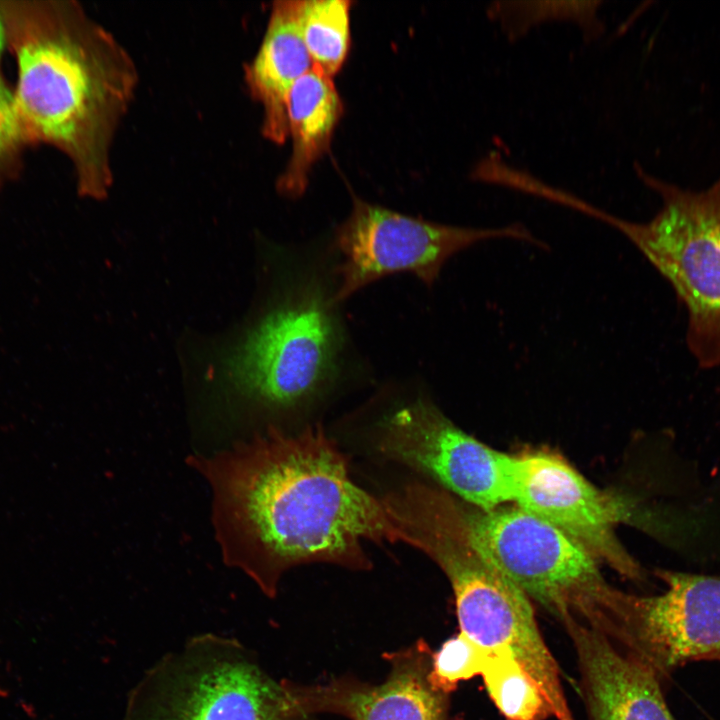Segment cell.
I'll return each mask as SVG.
<instances>
[{
    "mask_svg": "<svg viewBox=\"0 0 720 720\" xmlns=\"http://www.w3.org/2000/svg\"><path fill=\"white\" fill-rule=\"evenodd\" d=\"M640 180L661 198L646 223L618 219L623 233L671 283L688 312L687 343L702 368L720 364V178L690 191L649 175Z\"/></svg>",
    "mask_w": 720,
    "mask_h": 720,
    "instance_id": "obj_7",
    "label": "cell"
},
{
    "mask_svg": "<svg viewBox=\"0 0 720 720\" xmlns=\"http://www.w3.org/2000/svg\"><path fill=\"white\" fill-rule=\"evenodd\" d=\"M495 238H512L547 249L524 225L476 228L440 224L353 200L348 218L339 227L336 245L335 298L342 302L381 277L407 272L431 286L444 264L468 247Z\"/></svg>",
    "mask_w": 720,
    "mask_h": 720,
    "instance_id": "obj_8",
    "label": "cell"
},
{
    "mask_svg": "<svg viewBox=\"0 0 720 720\" xmlns=\"http://www.w3.org/2000/svg\"><path fill=\"white\" fill-rule=\"evenodd\" d=\"M40 32L17 44L14 93L26 136L63 148L80 192L105 198L113 184L111 149L139 77L128 51L74 4L49 14Z\"/></svg>",
    "mask_w": 720,
    "mask_h": 720,
    "instance_id": "obj_2",
    "label": "cell"
},
{
    "mask_svg": "<svg viewBox=\"0 0 720 720\" xmlns=\"http://www.w3.org/2000/svg\"><path fill=\"white\" fill-rule=\"evenodd\" d=\"M393 510L409 546L433 560L450 582L460 632L487 652L511 655L538 684L555 720H576L531 600L475 548L463 503L422 483L405 489Z\"/></svg>",
    "mask_w": 720,
    "mask_h": 720,
    "instance_id": "obj_3",
    "label": "cell"
},
{
    "mask_svg": "<svg viewBox=\"0 0 720 720\" xmlns=\"http://www.w3.org/2000/svg\"><path fill=\"white\" fill-rule=\"evenodd\" d=\"M4 44H5V26H4L3 18L0 14V56L3 51Z\"/></svg>",
    "mask_w": 720,
    "mask_h": 720,
    "instance_id": "obj_21",
    "label": "cell"
},
{
    "mask_svg": "<svg viewBox=\"0 0 720 720\" xmlns=\"http://www.w3.org/2000/svg\"><path fill=\"white\" fill-rule=\"evenodd\" d=\"M481 676L505 720H546L552 716L538 684L511 655L489 652Z\"/></svg>",
    "mask_w": 720,
    "mask_h": 720,
    "instance_id": "obj_18",
    "label": "cell"
},
{
    "mask_svg": "<svg viewBox=\"0 0 720 720\" xmlns=\"http://www.w3.org/2000/svg\"><path fill=\"white\" fill-rule=\"evenodd\" d=\"M288 681L238 642L193 637L153 665L129 694L124 720H307Z\"/></svg>",
    "mask_w": 720,
    "mask_h": 720,
    "instance_id": "obj_5",
    "label": "cell"
},
{
    "mask_svg": "<svg viewBox=\"0 0 720 720\" xmlns=\"http://www.w3.org/2000/svg\"><path fill=\"white\" fill-rule=\"evenodd\" d=\"M24 136L14 93L0 82V157L15 148Z\"/></svg>",
    "mask_w": 720,
    "mask_h": 720,
    "instance_id": "obj_20",
    "label": "cell"
},
{
    "mask_svg": "<svg viewBox=\"0 0 720 720\" xmlns=\"http://www.w3.org/2000/svg\"><path fill=\"white\" fill-rule=\"evenodd\" d=\"M488 654L459 632L433 652L429 681L434 688L450 695L459 682L482 674Z\"/></svg>",
    "mask_w": 720,
    "mask_h": 720,
    "instance_id": "obj_19",
    "label": "cell"
},
{
    "mask_svg": "<svg viewBox=\"0 0 720 720\" xmlns=\"http://www.w3.org/2000/svg\"><path fill=\"white\" fill-rule=\"evenodd\" d=\"M348 0H298L300 35L313 66L329 77L342 67L350 48Z\"/></svg>",
    "mask_w": 720,
    "mask_h": 720,
    "instance_id": "obj_16",
    "label": "cell"
},
{
    "mask_svg": "<svg viewBox=\"0 0 720 720\" xmlns=\"http://www.w3.org/2000/svg\"><path fill=\"white\" fill-rule=\"evenodd\" d=\"M703 660H717L720 661V650L710 653L703 658Z\"/></svg>",
    "mask_w": 720,
    "mask_h": 720,
    "instance_id": "obj_22",
    "label": "cell"
},
{
    "mask_svg": "<svg viewBox=\"0 0 720 720\" xmlns=\"http://www.w3.org/2000/svg\"><path fill=\"white\" fill-rule=\"evenodd\" d=\"M192 465L212 491L223 560L274 597L282 576L310 563L372 567L363 544L406 542L382 499L359 487L320 425L269 428Z\"/></svg>",
    "mask_w": 720,
    "mask_h": 720,
    "instance_id": "obj_1",
    "label": "cell"
},
{
    "mask_svg": "<svg viewBox=\"0 0 720 720\" xmlns=\"http://www.w3.org/2000/svg\"><path fill=\"white\" fill-rule=\"evenodd\" d=\"M335 291L303 278L250 329L228 360V375L248 398L291 409L320 395L338 376L344 331Z\"/></svg>",
    "mask_w": 720,
    "mask_h": 720,
    "instance_id": "obj_6",
    "label": "cell"
},
{
    "mask_svg": "<svg viewBox=\"0 0 720 720\" xmlns=\"http://www.w3.org/2000/svg\"><path fill=\"white\" fill-rule=\"evenodd\" d=\"M512 501L570 536L598 562L628 578L641 577L616 535L619 524L634 521L633 505L598 489L561 457L549 452L513 456Z\"/></svg>",
    "mask_w": 720,
    "mask_h": 720,
    "instance_id": "obj_10",
    "label": "cell"
},
{
    "mask_svg": "<svg viewBox=\"0 0 720 720\" xmlns=\"http://www.w3.org/2000/svg\"><path fill=\"white\" fill-rule=\"evenodd\" d=\"M433 652L424 640L385 654L389 673L380 684L352 678L299 685L288 681L302 712L333 713L350 720H450L449 694L432 686Z\"/></svg>",
    "mask_w": 720,
    "mask_h": 720,
    "instance_id": "obj_12",
    "label": "cell"
},
{
    "mask_svg": "<svg viewBox=\"0 0 720 720\" xmlns=\"http://www.w3.org/2000/svg\"><path fill=\"white\" fill-rule=\"evenodd\" d=\"M659 576L667 590L650 597L629 594L612 642L664 676L720 650V578L674 571Z\"/></svg>",
    "mask_w": 720,
    "mask_h": 720,
    "instance_id": "obj_11",
    "label": "cell"
},
{
    "mask_svg": "<svg viewBox=\"0 0 720 720\" xmlns=\"http://www.w3.org/2000/svg\"><path fill=\"white\" fill-rule=\"evenodd\" d=\"M377 448L476 509L512 501L513 456L478 441L428 400L415 399L387 414L379 424Z\"/></svg>",
    "mask_w": 720,
    "mask_h": 720,
    "instance_id": "obj_9",
    "label": "cell"
},
{
    "mask_svg": "<svg viewBox=\"0 0 720 720\" xmlns=\"http://www.w3.org/2000/svg\"><path fill=\"white\" fill-rule=\"evenodd\" d=\"M602 1H495L487 8L488 18L503 34L516 41L542 22H575L586 40L599 38L605 29L599 17Z\"/></svg>",
    "mask_w": 720,
    "mask_h": 720,
    "instance_id": "obj_17",
    "label": "cell"
},
{
    "mask_svg": "<svg viewBox=\"0 0 720 720\" xmlns=\"http://www.w3.org/2000/svg\"><path fill=\"white\" fill-rule=\"evenodd\" d=\"M298 0L273 3L264 37L245 68L250 95L262 106V133L276 144L288 137L287 98L313 67L298 26Z\"/></svg>",
    "mask_w": 720,
    "mask_h": 720,
    "instance_id": "obj_14",
    "label": "cell"
},
{
    "mask_svg": "<svg viewBox=\"0 0 720 720\" xmlns=\"http://www.w3.org/2000/svg\"><path fill=\"white\" fill-rule=\"evenodd\" d=\"M343 105L332 78L312 67L287 98V128L292 152L276 186L286 196L303 194L314 163L327 150Z\"/></svg>",
    "mask_w": 720,
    "mask_h": 720,
    "instance_id": "obj_15",
    "label": "cell"
},
{
    "mask_svg": "<svg viewBox=\"0 0 720 720\" xmlns=\"http://www.w3.org/2000/svg\"><path fill=\"white\" fill-rule=\"evenodd\" d=\"M563 627L575 651L588 720H675L649 666L584 624Z\"/></svg>",
    "mask_w": 720,
    "mask_h": 720,
    "instance_id": "obj_13",
    "label": "cell"
},
{
    "mask_svg": "<svg viewBox=\"0 0 720 720\" xmlns=\"http://www.w3.org/2000/svg\"><path fill=\"white\" fill-rule=\"evenodd\" d=\"M463 509L475 548L530 600L562 625L579 622L612 639L628 593L606 581L583 546L520 507Z\"/></svg>",
    "mask_w": 720,
    "mask_h": 720,
    "instance_id": "obj_4",
    "label": "cell"
}]
</instances>
